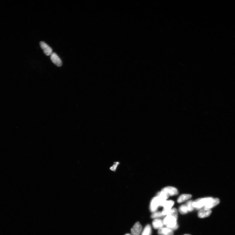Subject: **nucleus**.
<instances>
[{
	"label": "nucleus",
	"instance_id": "1",
	"mask_svg": "<svg viewBox=\"0 0 235 235\" xmlns=\"http://www.w3.org/2000/svg\"><path fill=\"white\" fill-rule=\"evenodd\" d=\"M214 199V198L212 197L200 198L193 201V206L197 210H200L205 206L210 204Z\"/></svg>",
	"mask_w": 235,
	"mask_h": 235
},
{
	"label": "nucleus",
	"instance_id": "2",
	"mask_svg": "<svg viewBox=\"0 0 235 235\" xmlns=\"http://www.w3.org/2000/svg\"><path fill=\"white\" fill-rule=\"evenodd\" d=\"M177 219L173 216L167 215L163 220L164 225L172 231L177 230L178 228Z\"/></svg>",
	"mask_w": 235,
	"mask_h": 235
},
{
	"label": "nucleus",
	"instance_id": "3",
	"mask_svg": "<svg viewBox=\"0 0 235 235\" xmlns=\"http://www.w3.org/2000/svg\"><path fill=\"white\" fill-rule=\"evenodd\" d=\"M161 207V204L159 198L157 197H154L150 202V212L153 213L157 210L159 207Z\"/></svg>",
	"mask_w": 235,
	"mask_h": 235
},
{
	"label": "nucleus",
	"instance_id": "4",
	"mask_svg": "<svg viewBox=\"0 0 235 235\" xmlns=\"http://www.w3.org/2000/svg\"><path fill=\"white\" fill-rule=\"evenodd\" d=\"M174 204V201L172 200H168L165 201L162 207L164 209L162 213L163 216L167 215L170 211Z\"/></svg>",
	"mask_w": 235,
	"mask_h": 235
},
{
	"label": "nucleus",
	"instance_id": "5",
	"mask_svg": "<svg viewBox=\"0 0 235 235\" xmlns=\"http://www.w3.org/2000/svg\"><path fill=\"white\" fill-rule=\"evenodd\" d=\"M142 230V227L139 222L136 223L131 229V235H140Z\"/></svg>",
	"mask_w": 235,
	"mask_h": 235
},
{
	"label": "nucleus",
	"instance_id": "6",
	"mask_svg": "<svg viewBox=\"0 0 235 235\" xmlns=\"http://www.w3.org/2000/svg\"><path fill=\"white\" fill-rule=\"evenodd\" d=\"M162 191L167 194L169 196L177 195L178 194L177 189L172 186H167L164 188Z\"/></svg>",
	"mask_w": 235,
	"mask_h": 235
},
{
	"label": "nucleus",
	"instance_id": "7",
	"mask_svg": "<svg viewBox=\"0 0 235 235\" xmlns=\"http://www.w3.org/2000/svg\"><path fill=\"white\" fill-rule=\"evenodd\" d=\"M40 46L41 49L43 50L44 53L46 56L51 55L52 53V49L51 48L47 45L45 43L42 41L40 42Z\"/></svg>",
	"mask_w": 235,
	"mask_h": 235
},
{
	"label": "nucleus",
	"instance_id": "8",
	"mask_svg": "<svg viewBox=\"0 0 235 235\" xmlns=\"http://www.w3.org/2000/svg\"><path fill=\"white\" fill-rule=\"evenodd\" d=\"M50 58L53 63L58 67H61L62 62L60 58L55 53H53L51 55Z\"/></svg>",
	"mask_w": 235,
	"mask_h": 235
},
{
	"label": "nucleus",
	"instance_id": "9",
	"mask_svg": "<svg viewBox=\"0 0 235 235\" xmlns=\"http://www.w3.org/2000/svg\"><path fill=\"white\" fill-rule=\"evenodd\" d=\"M212 213L211 210H207L204 208L201 209L198 213V217L201 218H204L208 217Z\"/></svg>",
	"mask_w": 235,
	"mask_h": 235
},
{
	"label": "nucleus",
	"instance_id": "10",
	"mask_svg": "<svg viewBox=\"0 0 235 235\" xmlns=\"http://www.w3.org/2000/svg\"><path fill=\"white\" fill-rule=\"evenodd\" d=\"M169 196L167 194L162 191L157 193L156 197L159 198L162 207L163 204L168 199Z\"/></svg>",
	"mask_w": 235,
	"mask_h": 235
},
{
	"label": "nucleus",
	"instance_id": "11",
	"mask_svg": "<svg viewBox=\"0 0 235 235\" xmlns=\"http://www.w3.org/2000/svg\"><path fill=\"white\" fill-rule=\"evenodd\" d=\"M153 228L155 229H159L163 228L164 224L163 220L159 219H155L152 222Z\"/></svg>",
	"mask_w": 235,
	"mask_h": 235
},
{
	"label": "nucleus",
	"instance_id": "12",
	"mask_svg": "<svg viewBox=\"0 0 235 235\" xmlns=\"http://www.w3.org/2000/svg\"><path fill=\"white\" fill-rule=\"evenodd\" d=\"M159 235H173V231L168 228H162L158 231Z\"/></svg>",
	"mask_w": 235,
	"mask_h": 235
},
{
	"label": "nucleus",
	"instance_id": "13",
	"mask_svg": "<svg viewBox=\"0 0 235 235\" xmlns=\"http://www.w3.org/2000/svg\"><path fill=\"white\" fill-rule=\"evenodd\" d=\"M192 197V196L190 194H182L178 198L177 200V202L179 203H182L183 202L190 199Z\"/></svg>",
	"mask_w": 235,
	"mask_h": 235
},
{
	"label": "nucleus",
	"instance_id": "14",
	"mask_svg": "<svg viewBox=\"0 0 235 235\" xmlns=\"http://www.w3.org/2000/svg\"><path fill=\"white\" fill-rule=\"evenodd\" d=\"M152 229L151 226L149 225H146L143 230L141 235H151Z\"/></svg>",
	"mask_w": 235,
	"mask_h": 235
},
{
	"label": "nucleus",
	"instance_id": "15",
	"mask_svg": "<svg viewBox=\"0 0 235 235\" xmlns=\"http://www.w3.org/2000/svg\"><path fill=\"white\" fill-rule=\"evenodd\" d=\"M180 213L182 215L186 214L189 211L186 205H182L180 207L179 209Z\"/></svg>",
	"mask_w": 235,
	"mask_h": 235
},
{
	"label": "nucleus",
	"instance_id": "16",
	"mask_svg": "<svg viewBox=\"0 0 235 235\" xmlns=\"http://www.w3.org/2000/svg\"><path fill=\"white\" fill-rule=\"evenodd\" d=\"M163 216L161 212L156 211L153 213L152 214L151 216V218L153 219H156L162 217Z\"/></svg>",
	"mask_w": 235,
	"mask_h": 235
},
{
	"label": "nucleus",
	"instance_id": "17",
	"mask_svg": "<svg viewBox=\"0 0 235 235\" xmlns=\"http://www.w3.org/2000/svg\"><path fill=\"white\" fill-rule=\"evenodd\" d=\"M167 215L173 216L178 219V215L177 209L175 208L171 209Z\"/></svg>",
	"mask_w": 235,
	"mask_h": 235
},
{
	"label": "nucleus",
	"instance_id": "18",
	"mask_svg": "<svg viewBox=\"0 0 235 235\" xmlns=\"http://www.w3.org/2000/svg\"><path fill=\"white\" fill-rule=\"evenodd\" d=\"M193 201L190 200L187 202L186 205L188 209L189 212H192L194 209V208L193 206Z\"/></svg>",
	"mask_w": 235,
	"mask_h": 235
},
{
	"label": "nucleus",
	"instance_id": "19",
	"mask_svg": "<svg viewBox=\"0 0 235 235\" xmlns=\"http://www.w3.org/2000/svg\"><path fill=\"white\" fill-rule=\"evenodd\" d=\"M117 164H115V165H114V166L112 167V170H115V169L116 168Z\"/></svg>",
	"mask_w": 235,
	"mask_h": 235
},
{
	"label": "nucleus",
	"instance_id": "20",
	"mask_svg": "<svg viewBox=\"0 0 235 235\" xmlns=\"http://www.w3.org/2000/svg\"><path fill=\"white\" fill-rule=\"evenodd\" d=\"M131 235L130 234H126V235Z\"/></svg>",
	"mask_w": 235,
	"mask_h": 235
},
{
	"label": "nucleus",
	"instance_id": "21",
	"mask_svg": "<svg viewBox=\"0 0 235 235\" xmlns=\"http://www.w3.org/2000/svg\"><path fill=\"white\" fill-rule=\"evenodd\" d=\"M189 235V234H185V235Z\"/></svg>",
	"mask_w": 235,
	"mask_h": 235
}]
</instances>
